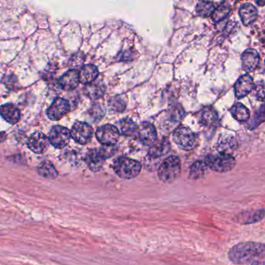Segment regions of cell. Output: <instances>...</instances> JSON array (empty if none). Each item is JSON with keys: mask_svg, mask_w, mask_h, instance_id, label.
<instances>
[{"mask_svg": "<svg viewBox=\"0 0 265 265\" xmlns=\"http://www.w3.org/2000/svg\"><path fill=\"white\" fill-rule=\"evenodd\" d=\"M228 260L233 265H244L255 260H264L265 257V247L260 242H241L232 246L228 251Z\"/></svg>", "mask_w": 265, "mask_h": 265, "instance_id": "cell-1", "label": "cell"}, {"mask_svg": "<svg viewBox=\"0 0 265 265\" xmlns=\"http://www.w3.org/2000/svg\"><path fill=\"white\" fill-rule=\"evenodd\" d=\"M114 170L120 178L131 179L136 178L141 171V164L125 157H120L114 162Z\"/></svg>", "mask_w": 265, "mask_h": 265, "instance_id": "cell-2", "label": "cell"}, {"mask_svg": "<svg viewBox=\"0 0 265 265\" xmlns=\"http://www.w3.org/2000/svg\"><path fill=\"white\" fill-rule=\"evenodd\" d=\"M181 171L180 158L177 156H170L161 164L158 171V175L162 182L171 183L180 176Z\"/></svg>", "mask_w": 265, "mask_h": 265, "instance_id": "cell-3", "label": "cell"}, {"mask_svg": "<svg viewBox=\"0 0 265 265\" xmlns=\"http://www.w3.org/2000/svg\"><path fill=\"white\" fill-rule=\"evenodd\" d=\"M205 164L207 167L217 172H227L236 166V160L231 155L220 154L208 155L205 158Z\"/></svg>", "mask_w": 265, "mask_h": 265, "instance_id": "cell-4", "label": "cell"}, {"mask_svg": "<svg viewBox=\"0 0 265 265\" xmlns=\"http://www.w3.org/2000/svg\"><path fill=\"white\" fill-rule=\"evenodd\" d=\"M173 140L180 148L185 151H190L197 144L195 133L185 126H181L174 131Z\"/></svg>", "mask_w": 265, "mask_h": 265, "instance_id": "cell-5", "label": "cell"}, {"mask_svg": "<svg viewBox=\"0 0 265 265\" xmlns=\"http://www.w3.org/2000/svg\"><path fill=\"white\" fill-rule=\"evenodd\" d=\"M98 141L104 146H114L117 144L120 137V132L117 127L112 124L101 126L96 132Z\"/></svg>", "mask_w": 265, "mask_h": 265, "instance_id": "cell-6", "label": "cell"}, {"mask_svg": "<svg viewBox=\"0 0 265 265\" xmlns=\"http://www.w3.org/2000/svg\"><path fill=\"white\" fill-rule=\"evenodd\" d=\"M48 138L51 145L61 149L68 145L71 139V133L66 127L55 126L51 128Z\"/></svg>", "mask_w": 265, "mask_h": 265, "instance_id": "cell-7", "label": "cell"}, {"mask_svg": "<svg viewBox=\"0 0 265 265\" xmlns=\"http://www.w3.org/2000/svg\"><path fill=\"white\" fill-rule=\"evenodd\" d=\"M70 133L71 137H73L76 142L84 145L89 143L93 137V130L91 126L86 123L76 122L73 126Z\"/></svg>", "mask_w": 265, "mask_h": 265, "instance_id": "cell-8", "label": "cell"}, {"mask_svg": "<svg viewBox=\"0 0 265 265\" xmlns=\"http://www.w3.org/2000/svg\"><path fill=\"white\" fill-rule=\"evenodd\" d=\"M70 109V103L67 100L62 98H57L54 100V102L47 110V116L50 120L55 121L59 120L69 113Z\"/></svg>", "mask_w": 265, "mask_h": 265, "instance_id": "cell-9", "label": "cell"}, {"mask_svg": "<svg viewBox=\"0 0 265 265\" xmlns=\"http://www.w3.org/2000/svg\"><path fill=\"white\" fill-rule=\"evenodd\" d=\"M50 142L48 137L40 132H36L30 136L28 146L31 151L35 154H43L48 150Z\"/></svg>", "mask_w": 265, "mask_h": 265, "instance_id": "cell-10", "label": "cell"}, {"mask_svg": "<svg viewBox=\"0 0 265 265\" xmlns=\"http://www.w3.org/2000/svg\"><path fill=\"white\" fill-rule=\"evenodd\" d=\"M138 135L142 143L145 145L152 146L157 138V132L155 127L149 122H144L138 127Z\"/></svg>", "mask_w": 265, "mask_h": 265, "instance_id": "cell-11", "label": "cell"}, {"mask_svg": "<svg viewBox=\"0 0 265 265\" xmlns=\"http://www.w3.org/2000/svg\"><path fill=\"white\" fill-rule=\"evenodd\" d=\"M254 89V81L249 75H242L235 83V94L238 99L247 97Z\"/></svg>", "mask_w": 265, "mask_h": 265, "instance_id": "cell-12", "label": "cell"}, {"mask_svg": "<svg viewBox=\"0 0 265 265\" xmlns=\"http://www.w3.org/2000/svg\"><path fill=\"white\" fill-rule=\"evenodd\" d=\"M260 55L256 50L247 49L242 55L243 68L247 72H252L259 66Z\"/></svg>", "mask_w": 265, "mask_h": 265, "instance_id": "cell-13", "label": "cell"}, {"mask_svg": "<svg viewBox=\"0 0 265 265\" xmlns=\"http://www.w3.org/2000/svg\"><path fill=\"white\" fill-rule=\"evenodd\" d=\"M219 121L217 112L212 107H205L198 113V123L205 127H215Z\"/></svg>", "mask_w": 265, "mask_h": 265, "instance_id": "cell-14", "label": "cell"}, {"mask_svg": "<svg viewBox=\"0 0 265 265\" xmlns=\"http://www.w3.org/2000/svg\"><path fill=\"white\" fill-rule=\"evenodd\" d=\"M79 83V72L76 70H70L59 79V85L65 90H73Z\"/></svg>", "mask_w": 265, "mask_h": 265, "instance_id": "cell-15", "label": "cell"}, {"mask_svg": "<svg viewBox=\"0 0 265 265\" xmlns=\"http://www.w3.org/2000/svg\"><path fill=\"white\" fill-rule=\"evenodd\" d=\"M0 115L10 124H17L20 119V111L13 104H5L0 106Z\"/></svg>", "mask_w": 265, "mask_h": 265, "instance_id": "cell-16", "label": "cell"}, {"mask_svg": "<svg viewBox=\"0 0 265 265\" xmlns=\"http://www.w3.org/2000/svg\"><path fill=\"white\" fill-rule=\"evenodd\" d=\"M105 158L99 148L89 151L86 156V162L92 171H99L102 167Z\"/></svg>", "mask_w": 265, "mask_h": 265, "instance_id": "cell-17", "label": "cell"}, {"mask_svg": "<svg viewBox=\"0 0 265 265\" xmlns=\"http://www.w3.org/2000/svg\"><path fill=\"white\" fill-rule=\"evenodd\" d=\"M106 91V86L101 81L94 80L90 83L86 84L84 88L85 94L92 99H97L104 96Z\"/></svg>", "mask_w": 265, "mask_h": 265, "instance_id": "cell-18", "label": "cell"}, {"mask_svg": "<svg viewBox=\"0 0 265 265\" xmlns=\"http://www.w3.org/2000/svg\"><path fill=\"white\" fill-rule=\"evenodd\" d=\"M242 22L245 26L251 25L258 17V9L252 4H244L239 11Z\"/></svg>", "mask_w": 265, "mask_h": 265, "instance_id": "cell-19", "label": "cell"}, {"mask_svg": "<svg viewBox=\"0 0 265 265\" xmlns=\"http://www.w3.org/2000/svg\"><path fill=\"white\" fill-rule=\"evenodd\" d=\"M237 143L233 136L227 135L220 137L217 144V150L220 154L231 155L236 150Z\"/></svg>", "mask_w": 265, "mask_h": 265, "instance_id": "cell-20", "label": "cell"}, {"mask_svg": "<svg viewBox=\"0 0 265 265\" xmlns=\"http://www.w3.org/2000/svg\"><path fill=\"white\" fill-rule=\"evenodd\" d=\"M99 75L97 67L93 65H86L81 68L79 72V82L89 84L97 79Z\"/></svg>", "mask_w": 265, "mask_h": 265, "instance_id": "cell-21", "label": "cell"}, {"mask_svg": "<svg viewBox=\"0 0 265 265\" xmlns=\"http://www.w3.org/2000/svg\"><path fill=\"white\" fill-rule=\"evenodd\" d=\"M170 150V142L168 141L167 138H163L160 141L156 143V144L155 143L153 145H152V147L150 148L149 154L152 158H160V157L167 154Z\"/></svg>", "mask_w": 265, "mask_h": 265, "instance_id": "cell-22", "label": "cell"}, {"mask_svg": "<svg viewBox=\"0 0 265 265\" xmlns=\"http://www.w3.org/2000/svg\"><path fill=\"white\" fill-rule=\"evenodd\" d=\"M117 129L121 134L126 136H133L137 132L138 126L131 119L124 118L117 123Z\"/></svg>", "mask_w": 265, "mask_h": 265, "instance_id": "cell-23", "label": "cell"}, {"mask_svg": "<svg viewBox=\"0 0 265 265\" xmlns=\"http://www.w3.org/2000/svg\"><path fill=\"white\" fill-rule=\"evenodd\" d=\"M230 113L235 120L241 123L247 122L251 116L249 109L242 103H236L232 105Z\"/></svg>", "mask_w": 265, "mask_h": 265, "instance_id": "cell-24", "label": "cell"}, {"mask_svg": "<svg viewBox=\"0 0 265 265\" xmlns=\"http://www.w3.org/2000/svg\"><path fill=\"white\" fill-rule=\"evenodd\" d=\"M207 166L204 162H196L192 165L189 173V178L196 180L203 178L207 172Z\"/></svg>", "mask_w": 265, "mask_h": 265, "instance_id": "cell-25", "label": "cell"}, {"mask_svg": "<svg viewBox=\"0 0 265 265\" xmlns=\"http://www.w3.org/2000/svg\"><path fill=\"white\" fill-rule=\"evenodd\" d=\"M215 6L212 2L205 0H199L196 6V11L197 14L201 17H209L214 12Z\"/></svg>", "mask_w": 265, "mask_h": 265, "instance_id": "cell-26", "label": "cell"}, {"mask_svg": "<svg viewBox=\"0 0 265 265\" xmlns=\"http://www.w3.org/2000/svg\"><path fill=\"white\" fill-rule=\"evenodd\" d=\"M38 171L40 175L48 179H54L58 177L56 169L52 164L48 162H43L38 168Z\"/></svg>", "mask_w": 265, "mask_h": 265, "instance_id": "cell-27", "label": "cell"}, {"mask_svg": "<svg viewBox=\"0 0 265 265\" xmlns=\"http://www.w3.org/2000/svg\"><path fill=\"white\" fill-rule=\"evenodd\" d=\"M247 216H240V220L238 222L241 224H255L257 222L261 221L264 219V209L257 211L255 213H247Z\"/></svg>", "mask_w": 265, "mask_h": 265, "instance_id": "cell-28", "label": "cell"}, {"mask_svg": "<svg viewBox=\"0 0 265 265\" xmlns=\"http://www.w3.org/2000/svg\"><path fill=\"white\" fill-rule=\"evenodd\" d=\"M109 107L114 112L121 113L126 108V102L122 97L117 96V97H112L109 100Z\"/></svg>", "mask_w": 265, "mask_h": 265, "instance_id": "cell-29", "label": "cell"}, {"mask_svg": "<svg viewBox=\"0 0 265 265\" xmlns=\"http://www.w3.org/2000/svg\"><path fill=\"white\" fill-rule=\"evenodd\" d=\"M230 13V8L227 5H221L217 9H215L212 13V20L214 22H220L223 19L227 18Z\"/></svg>", "mask_w": 265, "mask_h": 265, "instance_id": "cell-30", "label": "cell"}, {"mask_svg": "<svg viewBox=\"0 0 265 265\" xmlns=\"http://www.w3.org/2000/svg\"><path fill=\"white\" fill-rule=\"evenodd\" d=\"M264 89H265L264 84L258 85L256 89H255V97L261 101H264V97H265V90H264Z\"/></svg>", "mask_w": 265, "mask_h": 265, "instance_id": "cell-31", "label": "cell"}, {"mask_svg": "<svg viewBox=\"0 0 265 265\" xmlns=\"http://www.w3.org/2000/svg\"><path fill=\"white\" fill-rule=\"evenodd\" d=\"M251 265H265V261L264 260H255L251 262Z\"/></svg>", "mask_w": 265, "mask_h": 265, "instance_id": "cell-32", "label": "cell"}, {"mask_svg": "<svg viewBox=\"0 0 265 265\" xmlns=\"http://www.w3.org/2000/svg\"><path fill=\"white\" fill-rule=\"evenodd\" d=\"M6 135L5 134V133H3V132L0 133V143H2V141H4L5 139H6Z\"/></svg>", "mask_w": 265, "mask_h": 265, "instance_id": "cell-33", "label": "cell"}, {"mask_svg": "<svg viewBox=\"0 0 265 265\" xmlns=\"http://www.w3.org/2000/svg\"><path fill=\"white\" fill-rule=\"evenodd\" d=\"M257 2L261 6H264V5H265V0H258V2Z\"/></svg>", "mask_w": 265, "mask_h": 265, "instance_id": "cell-34", "label": "cell"}]
</instances>
